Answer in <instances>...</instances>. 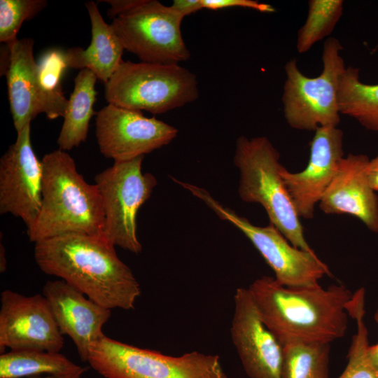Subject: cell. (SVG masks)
Segmentation results:
<instances>
[{
  "label": "cell",
  "mask_w": 378,
  "mask_h": 378,
  "mask_svg": "<svg viewBox=\"0 0 378 378\" xmlns=\"http://www.w3.org/2000/svg\"><path fill=\"white\" fill-rule=\"evenodd\" d=\"M85 6L91 22V42L87 48H70L64 51L67 67L87 69L105 83L120 63L125 50L120 38L103 19L97 4L88 1Z\"/></svg>",
  "instance_id": "19"
},
{
  "label": "cell",
  "mask_w": 378,
  "mask_h": 378,
  "mask_svg": "<svg viewBox=\"0 0 378 378\" xmlns=\"http://www.w3.org/2000/svg\"><path fill=\"white\" fill-rule=\"evenodd\" d=\"M338 100L342 115L356 120L365 129L378 132V84L360 79V70L347 66L340 79Z\"/></svg>",
  "instance_id": "22"
},
{
  "label": "cell",
  "mask_w": 378,
  "mask_h": 378,
  "mask_svg": "<svg viewBox=\"0 0 378 378\" xmlns=\"http://www.w3.org/2000/svg\"><path fill=\"white\" fill-rule=\"evenodd\" d=\"M47 5L46 0H1L0 41L7 44L16 40L22 23L33 19Z\"/></svg>",
  "instance_id": "26"
},
{
  "label": "cell",
  "mask_w": 378,
  "mask_h": 378,
  "mask_svg": "<svg viewBox=\"0 0 378 378\" xmlns=\"http://www.w3.org/2000/svg\"><path fill=\"white\" fill-rule=\"evenodd\" d=\"M41 162V203L27 229L29 240L69 234L103 237L104 210L96 185L86 182L73 158L59 148L46 154Z\"/></svg>",
  "instance_id": "3"
},
{
  "label": "cell",
  "mask_w": 378,
  "mask_h": 378,
  "mask_svg": "<svg viewBox=\"0 0 378 378\" xmlns=\"http://www.w3.org/2000/svg\"><path fill=\"white\" fill-rule=\"evenodd\" d=\"M6 269V259L5 255V248L4 245L0 244V272L3 273Z\"/></svg>",
  "instance_id": "33"
},
{
  "label": "cell",
  "mask_w": 378,
  "mask_h": 378,
  "mask_svg": "<svg viewBox=\"0 0 378 378\" xmlns=\"http://www.w3.org/2000/svg\"><path fill=\"white\" fill-rule=\"evenodd\" d=\"M0 300L1 354L6 348L60 351L63 335L43 294L26 296L5 290Z\"/></svg>",
  "instance_id": "12"
},
{
  "label": "cell",
  "mask_w": 378,
  "mask_h": 378,
  "mask_svg": "<svg viewBox=\"0 0 378 378\" xmlns=\"http://www.w3.org/2000/svg\"><path fill=\"white\" fill-rule=\"evenodd\" d=\"M282 345L281 378H328L330 344L288 340Z\"/></svg>",
  "instance_id": "23"
},
{
  "label": "cell",
  "mask_w": 378,
  "mask_h": 378,
  "mask_svg": "<svg viewBox=\"0 0 378 378\" xmlns=\"http://www.w3.org/2000/svg\"><path fill=\"white\" fill-rule=\"evenodd\" d=\"M370 161L364 154L344 157L318 205L326 214H349L358 218L368 230L378 233V195L366 174Z\"/></svg>",
  "instance_id": "18"
},
{
  "label": "cell",
  "mask_w": 378,
  "mask_h": 378,
  "mask_svg": "<svg viewBox=\"0 0 378 378\" xmlns=\"http://www.w3.org/2000/svg\"><path fill=\"white\" fill-rule=\"evenodd\" d=\"M38 76L44 89L48 92L65 97L61 85L62 75L67 68L64 52L59 49H50L41 57L38 62Z\"/></svg>",
  "instance_id": "27"
},
{
  "label": "cell",
  "mask_w": 378,
  "mask_h": 378,
  "mask_svg": "<svg viewBox=\"0 0 378 378\" xmlns=\"http://www.w3.org/2000/svg\"><path fill=\"white\" fill-rule=\"evenodd\" d=\"M365 290L360 288L347 304L349 316L356 321L357 331L351 339L346 356L347 365L338 378H378V370L372 365L368 356V331L365 323Z\"/></svg>",
  "instance_id": "24"
},
{
  "label": "cell",
  "mask_w": 378,
  "mask_h": 378,
  "mask_svg": "<svg viewBox=\"0 0 378 378\" xmlns=\"http://www.w3.org/2000/svg\"><path fill=\"white\" fill-rule=\"evenodd\" d=\"M233 162L239 172L238 194L244 202L260 204L270 223L294 246L314 252L280 174V154L266 136L237 138Z\"/></svg>",
  "instance_id": "4"
},
{
  "label": "cell",
  "mask_w": 378,
  "mask_h": 378,
  "mask_svg": "<svg viewBox=\"0 0 378 378\" xmlns=\"http://www.w3.org/2000/svg\"><path fill=\"white\" fill-rule=\"evenodd\" d=\"M184 18L156 0H137L111 26L125 50L141 62L172 64L190 58L181 30Z\"/></svg>",
  "instance_id": "10"
},
{
  "label": "cell",
  "mask_w": 378,
  "mask_h": 378,
  "mask_svg": "<svg viewBox=\"0 0 378 378\" xmlns=\"http://www.w3.org/2000/svg\"><path fill=\"white\" fill-rule=\"evenodd\" d=\"M87 362L105 378H227L217 355L171 356L105 335L91 345Z\"/></svg>",
  "instance_id": "7"
},
{
  "label": "cell",
  "mask_w": 378,
  "mask_h": 378,
  "mask_svg": "<svg viewBox=\"0 0 378 378\" xmlns=\"http://www.w3.org/2000/svg\"><path fill=\"white\" fill-rule=\"evenodd\" d=\"M85 371L76 372L74 374H65V375H46L43 377H32V378H82V376Z\"/></svg>",
  "instance_id": "32"
},
{
  "label": "cell",
  "mask_w": 378,
  "mask_h": 378,
  "mask_svg": "<svg viewBox=\"0 0 378 378\" xmlns=\"http://www.w3.org/2000/svg\"><path fill=\"white\" fill-rule=\"evenodd\" d=\"M342 49L338 39L328 37L323 47L321 73L313 78L302 73L296 59L286 63L282 103L284 118L290 127L314 132L322 127H337L341 115L340 79L346 68Z\"/></svg>",
  "instance_id": "6"
},
{
  "label": "cell",
  "mask_w": 378,
  "mask_h": 378,
  "mask_svg": "<svg viewBox=\"0 0 378 378\" xmlns=\"http://www.w3.org/2000/svg\"><path fill=\"white\" fill-rule=\"evenodd\" d=\"M171 7L183 18L203 8L201 0H174Z\"/></svg>",
  "instance_id": "29"
},
{
  "label": "cell",
  "mask_w": 378,
  "mask_h": 378,
  "mask_svg": "<svg viewBox=\"0 0 378 378\" xmlns=\"http://www.w3.org/2000/svg\"><path fill=\"white\" fill-rule=\"evenodd\" d=\"M97 80L94 74L87 69H80L74 78V90L57 141L59 149L70 150L86 140L90 120L94 114Z\"/></svg>",
  "instance_id": "20"
},
{
  "label": "cell",
  "mask_w": 378,
  "mask_h": 378,
  "mask_svg": "<svg viewBox=\"0 0 378 378\" xmlns=\"http://www.w3.org/2000/svg\"><path fill=\"white\" fill-rule=\"evenodd\" d=\"M34 43L32 38H24L6 44L8 61L4 74L17 133L41 113L49 119L64 117L68 104L65 97L54 95L43 87L34 57Z\"/></svg>",
  "instance_id": "13"
},
{
  "label": "cell",
  "mask_w": 378,
  "mask_h": 378,
  "mask_svg": "<svg viewBox=\"0 0 378 378\" xmlns=\"http://www.w3.org/2000/svg\"><path fill=\"white\" fill-rule=\"evenodd\" d=\"M248 289L259 315L281 344L288 340L328 343L347 331L346 306L353 293L343 284L287 287L263 276Z\"/></svg>",
  "instance_id": "2"
},
{
  "label": "cell",
  "mask_w": 378,
  "mask_h": 378,
  "mask_svg": "<svg viewBox=\"0 0 378 378\" xmlns=\"http://www.w3.org/2000/svg\"><path fill=\"white\" fill-rule=\"evenodd\" d=\"M108 104L154 115L182 107L199 97L196 76L178 64L123 61L104 83Z\"/></svg>",
  "instance_id": "5"
},
{
  "label": "cell",
  "mask_w": 378,
  "mask_h": 378,
  "mask_svg": "<svg viewBox=\"0 0 378 378\" xmlns=\"http://www.w3.org/2000/svg\"><path fill=\"white\" fill-rule=\"evenodd\" d=\"M95 134L101 153L122 162L159 149L178 134L174 127L141 111L108 104L97 113Z\"/></svg>",
  "instance_id": "11"
},
{
  "label": "cell",
  "mask_w": 378,
  "mask_h": 378,
  "mask_svg": "<svg viewBox=\"0 0 378 378\" xmlns=\"http://www.w3.org/2000/svg\"><path fill=\"white\" fill-rule=\"evenodd\" d=\"M43 295L62 335L74 343L80 360L87 361L91 345L104 335L111 310L89 299L65 281H47Z\"/></svg>",
  "instance_id": "17"
},
{
  "label": "cell",
  "mask_w": 378,
  "mask_h": 378,
  "mask_svg": "<svg viewBox=\"0 0 378 378\" xmlns=\"http://www.w3.org/2000/svg\"><path fill=\"white\" fill-rule=\"evenodd\" d=\"M374 319L375 322L378 324V309H377V311H376V312L374 314Z\"/></svg>",
  "instance_id": "34"
},
{
  "label": "cell",
  "mask_w": 378,
  "mask_h": 378,
  "mask_svg": "<svg viewBox=\"0 0 378 378\" xmlns=\"http://www.w3.org/2000/svg\"><path fill=\"white\" fill-rule=\"evenodd\" d=\"M34 259L43 272L109 309H134L141 293L131 269L102 236L69 234L38 241Z\"/></svg>",
  "instance_id": "1"
},
{
  "label": "cell",
  "mask_w": 378,
  "mask_h": 378,
  "mask_svg": "<svg viewBox=\"0 0 378 378\" xmlns=\"http://www.w3.org/2000/svg\"><path fill=\"white\" fill-rule=\"evenodd\" d=\"M342 0H309L304 24L299 29L296 48L300 54L330 36L343 13Z\"/></svg>",
  "instance_id": "25"
},
{
  "label": "cell",
  "mask_w": 378,
  "mask_h": 378,
  "mask_svg": "<svg viewBox=\"0 0 378 378\" xmlns=\"http://www.w3.org/2000/svg\"><path fill=\"white\" fill-rule=\"evenodd\" d=\"M43 166L31 141V124L0 159V214H10L30 227L41 203Z\"/></svg>",
  "instance_id": "14"
},
{
  "label": "cell",
  "mask_w": 378,
  "mask_h": 378,
  "mask_svg": "<svg viewBox=\"0 0 378 378\" xmlns=\"http://www.w3.org/2000/svg\"><path fill=\"white\" fill-rule=\"evenodd\" d=\"M144 158L114 162L94 177L104 210V238L136 254L142 251L136 234L137 214L157 185L152 174L141 171Z\"/></svg>",
  "instance_id": "9"
},
{
  "label": "cell",
  "mask_w": 378,
  "mask_h": 378,
  "mask_svg": "<svg viewBox=\"0 0 378 378\" xmlns=\"http://www.w3.org/2000/svg\"><path fill=\"white\" fill-rule=\"evenodd\" d=\"M232 341L250 378H281L283 345L261 319L248 288H237Z\"/></svg>",
  "instance_id": "15"
},
{
  "label": "cell",
  "mask_w": 378,
  "mask_h": 378,
  "mask_svg": "<svg viewBox=\"0 0 378 378\" xmlns=\"http://www.w3.org/2000/svg\"><path fill=\"white\" fill-rule=\"evenodd\" d=\"M343 132L337 127H322L314 131L307 167L290 172L284 166L280 174L299 217L311 219L315 206L334 178L343 150Z\"/></svg>",
  "instance_id": "16"
},
{
  "label": "cell",
  "mask_w": 378,
  "mask_h": 378,
  "mask_svg": "<svg viewBox=\"0 0 378 378\" xmlns=\"http://www.w3.org/2000/svg\"><path fill=\"white\" fill-rule=\"evenodd\" d=\"M368 356L372 365L378 370V342L368 348Z\"/></svg>",
  "instance_id": "31"
},
{
  "label": "cell",
  "mask_w": 378,
  "mask_h": 378,
  "mask_svg": "<svg viewBox=\"0 0 378 378\" xmlns=\"http://www.w3.org/2000/svg\"><path fill=\"white\" fill-rule=\"evenodd\" d=\"M203 8L219 10L232 7H241L262 13H273L275 8L270 4L254 0H201Z\"/></svg>",
  "instance_id": "28"
},
{
  "label": "cell",
  "mask_w": 378,
  "mask_h": 378,
  "mask_svg": "<svg viewBox=\"0 0 378 378\" xmlns=\"http://www.w3.org/2000/svg\"><path fill=\"white\" fill-rule=\"evenodd\" d=\"M183 188L204 202L220 218L238 228L252 243L274 273V279L287 287H307L319 284L324 276L330 275L328 267L315 252L292 245L281 232L270 223L257 226L234 210L220 204L205 189L178 181Z\"/></svg>",
  "instance_id": "8"
},
{
  "label": "cell",
  "mask_w": 378,
  "mask_h": 378,
  "mask_svg": "<svg viewBox=\"0 0 378 378\" xmlns=\"http://www.w3.org/2000/svg\"><path fill=\"white\" fill-rule=\"evenodd\" d=\"M367 177L371 188L378 192V155L370 160L367 169Z\"/></svg>",
  "instance_id": "30"
},
{
  "label": "cell",
  "mask_w": 378,
  "mask_h": 378,
  "mask_svg": "<svg viewBox=\"0 0 378 378\" xmlns=\"http://www.w3.org/2000/svg\"><path fill=\"white\" fill-rule=\"evenodd\" d=\"M59 352L10 350L0 355V378L65 375L86 371Z\"/></svg>",
  "instance_id": "21"
}]
</instances>
